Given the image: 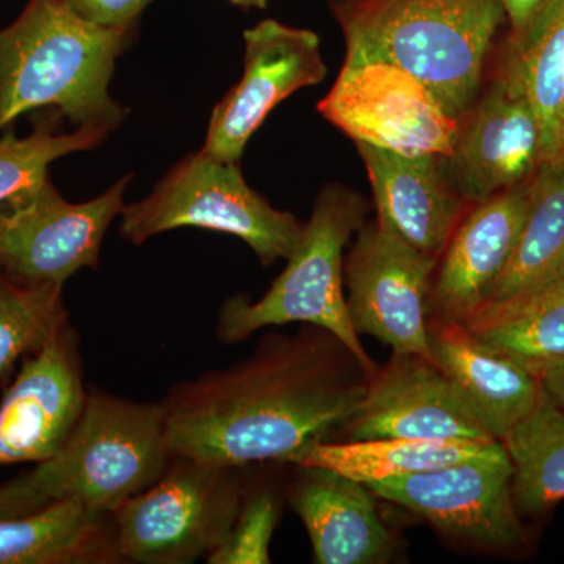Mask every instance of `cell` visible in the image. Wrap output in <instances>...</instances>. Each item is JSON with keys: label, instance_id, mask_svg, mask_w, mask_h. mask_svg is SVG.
<instances>
[{"label": "cell", "instance_id": "cell-1", "mask_svg": "<svg viewBox=\"0 0 564 564\" xmlns=\"http://www.w3.org/2000/svg\"><path fill=\"white\" fill-rule=\"evenodd\" d=\"M369 378L326 329L267 334L242 361L170 388L161 400L170 451L226 466L295 464L343 430Z\"/></svg>", "mask_w": 564, "mask_h": 564}, {"label": "cell", "instance_id": "cell-2", "mask_svg": "<svg viewBox=\"0 0 564 564\" xmlns=\"http://www.w3.org/2000/svg\"><path fill=\"white\" fill-rule=\"evenodd\" d=\"M133 31L82 20L62 0H29L0 31V133L31 111H54L76 128H120L128 110L110 82Z\"/></svg>", "mask_w": 564, "mask_h": 564}, {"label": "cell", "instance_id": "cell-3", "mask_svg": "<svg viewBox=\"0 0 564 564\" xmlns=\"http://www.w3.org/2000/svg\"><path fill=\"white\" fill-rule=\"evenodd\" d=\"M347 65L388 63L421 82L462 121L480 96L500 0H332Z\"/></svg>", "mask_w": 564, "mask_h": 564}, {"label": "cell", "instance_id": "cell-4", "mask_svg": "<svg viewBox=\"0 0 564 564\" xmlns=\"http://www.w3.org/2000/svg\"><path fill=\"white\" fill-rule=\"evenodd\" d=\"M162 402H133L88 388L76 429L47 462L0 485L11 514L76 500L99 514L154 484L172 459Z\"/></svg>", "mask_w": 564, "mask_h": 564}, {"label": "cell", "instance_id": "cell-5", "mask_svg": "<svg viewBox=\"0 0 564 564\" xmlns=\"http://www.w3.org/2000/svg\"><path fill=\"white\" fill-rule=\"evenodd\" d=\"M369 204L351 188L329 184L314 203L284 272L258 302L247 295L226 300L218 313L217 336L223 344L242 343L269 326L304 323L332 333L372 377L369 352L352 326L345 295L344 251L352 234L366 225Z\"/></svg>", "mask_w": 564, "mask_h": 564}, {"label": "cell", "instance_id": "cell-6", "mask_svg": "<svg viewBox=\"0 0 564 564\" xmlns=\"http://www.w3.org/2000/svg\"><path fill=\"white\" fill-rule=\"evenodd\" d=\"M120 215V234L133 245L187 226L239 237L262 267L288 261L304 226L251 188L240 162L218 161L204 151L185 155L147 198L122 207Z\"/></svg>", "mask_w": 564, "mask_h": 564}, {"label": "cell", "instance_id": "cell-7", "mask_svg": "<svg viewBox=\"0 0 564 564\" xmlns=\"http://www.w3.org/2000/svg\"><path fill=\"white\" fill-rule=\"evenodd\" d=\"M247 467L173 454L161 477L111 513L121 563L191 564L231 532Z\"/></svg>", "mask_w": 564, "mask_h": 564}, {"label": "cell", "instance_id": "cell-8", "mask_svg": "<svg viewBox=\"0 0 564 564\" xmlns=\"http://www.w3.org/2000/svg\"><path fill=\"white\" fill-rule=\"evenodd\" d=\"M129 182L121 177L90 202L69 203L47 180L0 204V269L22 284L58 285L82 269H98Z\"/></svg>", "mask_w": 564, "mask_h": 564}, {"label": "cell", "instance_id": "cell-9", "mask_svg": "<svg viewBox=\"0 0 564 564\" xmlns=\"http://www.w3.org/2000/svg\"><path fill=\"white\" fill-rule=\"evenodd\" d=\"M513 464L500 441L462 463L367 484L375 496L421 516L448 536L489 549L525 543L513 497Z\"/></svg>", "mask_w": 564, "mask_h": 564}, {"label": "cell", "instance_id": "cell-10", "mask_svg": "<svg viewBox=\"0 0 564 564\" xmlns=\"http://www.w3.org/2000/svg\"><path fill=\"white\" fill-rule=\"evenodd\" d=\"M317 110L355 143L406 155L448 158L462 126L421 82L388 63H344Z\"/></svg>", "mask_w": 564, "mask_h": 564}, {"label": "cell", "instance_id": "cell-11", "mask_svg": "<svg viewBox=\"0 0 564 564\" xmlns=\"http://www.w3.org/2000/svg\"><path fill=\"white\" fill-rule=\"evenodd\" d=\"M436 262L377 220L364 225L344 265L356 333L375 337L393 352L432 359L426 315Z\"/></svg>", "mask_w": 564, "mask_h": 564}, {"label": "cell", "instance_id": "cell-12", "mask_svg": "<svg viewBox=\"0 0 564 564\" xmlns=\"http://www.w3.org/2000/svg\"><path fill=\"white\" fill-rule=\"evenodd\" d=\"M243 76L210 115L203 150L236 163L274 107L302 88L325 80L321 39L307 29L263 20L243 32Z\"/></svg>", "mask_w": 564, "mask_h": 564}, {"label": "cell", "instance_id": "cell-13", "mask_svg": "<svg viewBox=\"0 0 564 564\" xmlns=\"http://www.w3.org/2000/svg\"><path fill=\"white\" fill-rule=\"evenodd\" d=\"M80 339L69 321L21 361L0 402V467L47 462L87 403Z\"/></svg>", "mask_w": 564, "mask_h": 564}, {"label": "cell", "instance_id": "cell-14", "mask_svg": "<svg viewBox=\"0 0 564 564\" xmlns=\"http://www.w3.org/2000/svg\"><path fill=\"white\" fill-rule=\"evenodd\" d=\"M459 126L448 169L464 202L480 204L532 180L541 163L536 115L507 54L484 96Z\"/></svg>", "mask_w": 564, "mask_h": 564}, {"label": "cell", "instance_id": "cell-15", "mask_svg": "<svg viewBox=\"0 0 564 564\" xmlns=\"http://www.w3.org/2000/svg\"><path fill=\"white\" fill-rule=\"evenodd\" d=\"M343 432L348 441H494L440 367L414 352L392 351L391 361L369 378L361 403Z\"/></svg>", "mask_w": 564, "mask_h": 564}, {"label": "cell", "instance_id": "cell-16", "mask_svg": "<svg viewBox=\"0 0 564 564\" xmlns=\"http://www.w3.org/2000/svg\"><path fill=\"white\" fill-rule=\"evenodd\" d=\"M530 181L477 204L455 229L430 292L436 318L466 323L491 302L524 226Z\"/></svg>", "mask_w": 564, "mask_h": 564}, {"label": "cell", "instance_id": "cell-17", "mask_svg": "<svg viewBox=\"0 0 564 564\" xmlns=\"http://www.w3.org/2000/svg\"><path fill=\"white\" fill-rule=\"evenodd\" d=\"M377 207V221L404 243L437 258L451 242L464 199L448 159L406 155L356 143Z\"/></svg>", "mask_w": 564, "mask_h": 564}, {"label": "cell", "instance_id": "cell-18", "mask_svg": "<svg viewBox=\"0 0 564 564\" xmlns=\"http://www.w3.org/2000/svg\"><path fill=\"white\" fill-rule=\"evenodd\" d=\"M429 340L432 361L494 440L502 443L540 403V378L475 339L463 323L434 318Z\"/></svg>", "mask_w": 564, "mask_h": 564}, {"label": "cell", "instance_id": "cell-19", "mask_svg": "<svg viewBox=\"0 0 564 564\" xmlns=\"http://www.w3.org/2000/svg\"><path fill=\"white\" fill-rule=\"evenodd\" d=\"M291 505L302 519L317 564H372L391 555V532L362 481L317 466H295Z\"/></svg>", "mask_w": 564, "mask_h": 564}, {"label": "cell", "instance_id": "cell-20", "mask_svg": "<svg viewBox=\"0 0 564 564\" xmlns=\"http://www.w3.org/2000/svg\"><path fill=\"white\" fill-rule=\"evenodd\" d=\"M110 514L76 500L0 518V564H117Z\"/></svg>", "mask_w": 564, "mask_h": 564}, {"label": "cell", "instance_id": "cell-21", "mask_svg": "<svg viewBox=\"0 0 564 564\" xmlns=\"http://www.w3.org/2000/svg\"><path fill=\"white\" fill-rule=\"evenodd\" d=\"M475 339L540 378L564 364V276L463 323Z\"/></svg>", "mask_w": 564, "mask_h": 564}, {"label": "cell", "instance_id": "cell-22", "mask_svg": "<svg viewBox=\"0 0 564 564\" xmlns=\"http://www.w3.org/2000/svg\"><path fill=\"white\" fill-rule=\"evenodd\" d=\"M564 276V163L543 162L530 181L524 226L491 302L536 291ZM488 303V304H489Z\"/></svg>", "mask_w": 564, "mask_h": 564}, {"label": "cell", "instance_id": "cell-23", "mask_svg": "<svg viewBox=\"0 0 564 564\" xmlns=\"http://www.w3.org/2000/svg\"><path fill=\"white\" fill-rule=\"evenodd\" d=\"M496 441V440H494ZM494 441L384 440L323 441L304 452L293 466H317L362 484L440 469L480 455Z\"/></svg>", "mask_w": 564, "mask_h": 564}, {"label": "cell", "instance_id": "cell-24", "mask_svg": "<svg viewBox=\"0 0 564 564\" xmlns=\"http://www.w3.org/2000/svg\"><path fill=\"white\" fill-rule=\"evenodd\" d=\"M513 464L516 508L544 513L564 499V411L543 391L540 403L502 441Z\"/></svg>", "mask_w": 564, "mask_h": 564}, {"label": "cell", "instance_id": "cell-25", "mask_svg": "<svg viewBox=\"0 0 564 564\" xmlns=\"http://www.w3.org/2000/svg\"><path fill=\"white\" fill-rule=\"evenodd\" d=\"M514 62L541 133V163H564V0H555Z\"/></svg>", "mask_w": 564, "mask_h": 564}, {"label": "cell", "instance_id": "cell-26", "mask_svg": "<svg viewBox=\"0 0 564 564\" xmlns=\"http://www.w3.org/2000/svg\"><path fill=\"white\" fill-rule=\"evenodd\" d=\"M39 113L28 137L20 139L13 126L0 133V204L50 180L52 162L73 152L90 151L110 135L88 126L62 132V117L47 110Z\"/></svg>", "mask_w": 564, "mask_h": 564}, {"label": "cell", "instance_id": "cell-27", "mask_svg": "<svg viewBox=\"0 0 564 564\" xmlns=\"http://www.w3.org/2000/svg\"><path fill=\"white\" fill-rule=\"evenodd\" d=\"M68 321L63 285L22 284L0 269V384Z\"/></svg>", "mask_w": 564, "mask_h": 564}, {"label": "cell", "instance_id": "cell-28", "mask_svg": "<svg viewBox=\"0 0 564 564\" xmlns=\"http://www.w3.org/2000/svg\"><path fill=\"white\" fill-rule=\"evenodd\" d=\"M280 518V505L270 489L250 491L247 484L242 507L231 532L217 551L207 556L209 564H269L270 543Z\"/></svg>", "mask_w": 564, "mask_h": 564}, {"label": "cell", "instance_id": "cell-29", "mask_svg": "<svg viewBox=\"0 0 564 564\" xmlns=\"http://www.w3.org/2000/svg\"><path fill=\"white\" fill-rule=\"evenodd\" d=\"M74 14L91 24L133 31L152 0H62Z\"/></svg>", "mask_w": 564, "mask_h": 564}, {"label": "cell", "instance_id": "cell-30", "mask_svg": "<svg viewBox=\"0 0 564 564\" xmlns=\"http://www.w3.org/2000/svg\"><path fill=\"white\" fill-rule=\"evenodd\" d=\"M554 2L555 0H500L510 24V35L505 47L516 51L524 46Z\"/></svg>", "mask_w": 564, "mask_h": 564}, {"label": "cell", "instance_id": "cell-31", "mask_svg": "<svg viewBox=\"0 0 564 564\" xmlns=\"http://www.w3.org/2000/svg\"><path fill=\"white\" fill-rule=\"evenodd\" d=\"M540 381L545 393L564 411V364L541 375Z\"/></svg>", "mask_w": 564, "mask_h": 564}, {"label": "cell", "instance_id": "cell-32", "mask_svg": "<svg viewBox=\"0 0 564 564\" xmlns=\"http://www.w3.org/2000/svg\"><path fill=\"white\" fill-rule=\"evenodd\" d=\"M226 2L242 10H265L270 0H226Z\"/></svg>", "mask_w": 564, "mask_h": 564}, {"label": "cell", "instance_id": "cell-33", "mask_svg": "<svg viewBox=\"0 0 564 564\" xmlns=\"http://www.w3.org/2000/svg\"><path fill=\"white\" fill-rule=\"evenodd\" d=\"M10 516L9 510H7L6 502H3L2 496H0V518H7Z\"/></svg>", "mask_w": 564, "mask_h": 564}]
</instances>
